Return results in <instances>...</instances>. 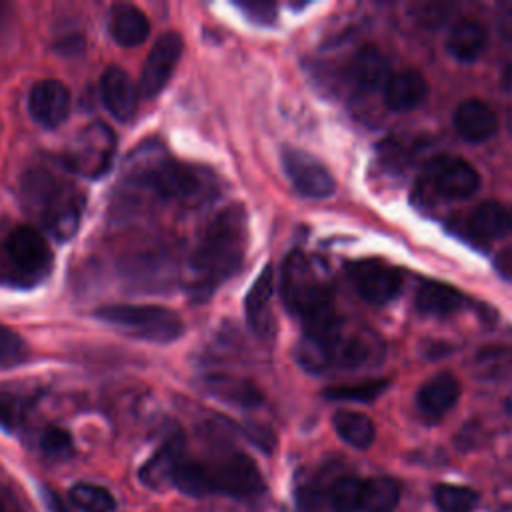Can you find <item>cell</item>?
Returning a JSON list of instances; mask_svg holds the SVG:
<instances>
[{"label":"cell","mask_w":512,"mask_h":512,"mask_svg":"<svg viewBox=\"0 0 512 512\" xmlns=\"http://www.w3.org/2000/svg\"><path fill=\"white\" fill-rule=\"evenodd\" d=\"M280 292L286 308L304 324V338L332 342L342 332L334 310L332 286L316 262L304 252H292L282 264Z\"/></svg>","instance_id":"6da1fadb"},{"label":"cell","mask_w":512,"mask_h":512,"mask_svg":"<svg viewBox=\"0 0 512 512\" xmlns=\"http://www.w3.org/2000/svg\"><path fill=\"white\" fill-rule=\"evenodd\" d=\"M248 244L246 212L240 204L226 206L206 226L192 256L196 290H212L242 264Z\"/></svg>","instance_id":"7a4b0ae2"},{"label":"cell","mask_w":512,"mask_h":512,"mask_svg":"<svg viewBox=\"0 0 512 512\" xmlns=\"http://www.w3.org/2000/svg\"><path fill=\"white\" fill-rule=\"evenodd\" d=\"M22 200L58 240L76 234L82 218L80 194L46 170H30L22 180Z\"/></svg>","instance_id":"3957f363"},{"label":"cell","mask_w":512,"mask_h":512,"mask_svg":"<svg viewBox=\"0 0 512 512\" xmlns=\"http://www.w3.org/2000/svg\"><path fill=\"white\" fill-rule=\"evenodd\" d=\"M96 318L132 338L166 344L182 334L180 316L156 304H112L96 310Z\"/></svg>","instance_id":"277c9868"},{"label":"cell","mask_w":512,"mask_h":512,"mask_svg":"<svg viewBox=\"0 0 512 512\" xmlns=\"http://www.w3.org/2000/svg\"><path fill=\"white\" fill-rule=\"evenodd\" d=\"M138 180L152 188L160 198L176 202H200L212 192L210 174L202 168L168 158L140 166Z\"/></svg>","instance_id":"5b68a950"},{"label":"cell","mask_w":512,"mask_h":512,"mask_svg":"<svg viewBox=\"0 0 512 512\" xmlns=\"http://www.w3.org/2000/svg\"><path fill=\"white\" fill-rule=\"evenodd\" d=\"M116 152V134L104 122L88 124L68 144L66 166L86 178H100L112 164Z\"/></svg>","instance_id":"8992f818"},{"label":"cell","mask_w":512,"mask_h":512,"mask_svg":"<svg viewBox=\"0 0 512 512\" xmlns=\"http://www.w3.org/2000/svg\"><path fill=\"white\" fill-rule=\"evenodd\" d=\"M206 466L212 492H224L230 496H254L264 488L256 462L242 452L228 454Z\"/></svg>","instance_id":"52a82bcc"},{"label":"cell","mask_w":512,"mask_h":512,"mask_svg":"<svg viewBox=\"0 0 512 512\" xmlns=\"http://www.w3.org/2000/svg\"><path fill=\"white\" fill-rule=\"evenodd\" d=\"M282 168L294 190L306 198H328L336 188L328 168L300 148L282 150Z\"/></svg>","instance_id":"ba28073f"},{"label":"cell","mask_w":512,"mask_h":512,"mask_svg":"<svg viewBox=\"0 0 512 512\" xmlns=\"http://www.w3.org/2000/svg\"><path fill=\"white\" fill-rule=\"evenodd\" d=\"M426 176L432 188L450 200L470 198L480 188V174L476 168L456 156L434 158L426 168Z\"/></svg>","instance_id":"9c48e42d"},{"label":"cell","mask_w":512,"mask_h":512,"mask_svg":"<svg viewBox=\"0 0 512 512\" xmlns=\"http://www.w3.org/2000/svg\"><path fill=\"white\" fill-rule=\"evenodd\" d=\"M182 56V38L176 32L162 34L150 48L142 72L138 92L144 98H154L170 80L178 60Z\"/></svg>","instance_id":"30bf717a"},{"label":"cell","mask_w":512,"mask_h":512,"mask_svg":"<svg viewBox=\"0 0 512 512\" xmlns=\"http://www.w3.org/2000/svg\"><path fill=\"white\" fill-rule=\"evenodd\" d=\"M350 278L356 292L370 304L382 306L398 296L402 290V276L390 264L368 258L360 260L350 268Z\"/></svg>","instance_id":"8fae6325"},{"label":"cell","mask_w":512,"mask_h":512,"mask_svg":"<svg viewBox=\"0 0 512 512\" xmlns=\"http://www.w3.org/2000/svg\"><path fill=\"white\" fill-rule=\"evenodd\" d=\"M6 252L12 266L28 278H40L50 268V248L44 236L30 226H20L10 232Z\"/></svg>","instance_id":"7c38bea8"},{"label":"cell","mask_w":512,"mask_h":512,"mask_svg":"<svg viewBox=\"0 0 512 512\" xmlns=\"http://www.w3.org/2000/svg\"><path fill=\"white\" fill-rule=\"evenodd\" d=\"M70 102V90L52 78L36 82L28 94L30 116L46 128H56L68 118Z\"/></svg>","instance_id":"4fadbf2b"},{"label":"cell","mask_w":512,"mask_h":512,"mask_svg":"<svg viewBox=\"0 0 512 512\" xmlns=\"http://www.w3.org/2000/svg\"><path fill=\"white\" fill-rule=\"evenodd\" d=\"M272 296H274V272H272V266L268 264L260 272V276L254 280L244 300L246 320L260 338H268L274 332Z\"/></svg>","instance_id":"5bb4252c"},{"label":"cell","mask_w":512,"mask_h":512,"mask_svg":"<svg viewBox=\"0 0 512 512\" xmlns=\"http://www.w3.org/2000/svg\"><path fill=\"white\" fill-rule=\"evenodd\" d=\"M184 436L172 434L140 468V480L148 488H162L166 484L174 482V476L180 468L184 458Z\"/></svg>","instance_id":"9a60e30c"},{"label":"cell","mask_w":512,"mask_h":512,"mask_svg":"<svg viewBox=\"0 0 512 512\" xmlns=\"http://www.w3.org/2000/svg\"><path fill=\"white\" fill-rule=\"evenodd\" d=\"M100 94L108 112L126 122L134 116L138 106V88L132 78L118 66H110L100 78Z\"/></svg>","instance_id":"2e32d148"},{"label":"cell","mask_w":512,"mask_h":512,"mask_svg":"<svg viewBox=\"0 0 512 512\" xmlns=\"http://www.w3.org/2000/svg\"><path fill=\"white\" fill-rule=\"evenodd\" d=\"M460 398V382L450 372H440L428 378L416 396L418 410L428 420L442 418Z\"/></svg>","instance_id":"e0dca14e"},{"label":"cell","mask_w":512,"mask_h":512,"mask_svg":"<svg viewBox=\"0 0 512 512\" xmlns=\"http://www.w3.org/2000/svg\"><path fill=\"white\" fill-rule=\"evenodd\" d=\"M454 128L468 142H484L498 130L496 112L482 100L470 98L458 104L454 110Z\"/></svg>","instance_id":"ac0fdd59"},{"label":"cell","mask_w":512,"mask_h":512,"mask_svg":"<svg viewBox=\"0 0 512 512\" xmlns=\"http://www.w3.org/2000/svg\"><path fill=\"white\" fill-rule=\"evenodd\" d=\"M428 96V80L418 70H400L390 74L384 84V104L394 112L418 108Z\"/></svg>","instance_id":"d6986e66"},{"label":"cell","mask_w":512,"mask_h":512,"mask_svg":"<svg viewBox=\"0 0 512 512\" xmlns=\"http://www.w3.org/2000/svg\"><path fill=\"white\" fill-rule=\"evenodd\" d=\"M464 224L478 240H500L512 234V208L496 200H486L472 208Z\"/></svg>","instance_id":"ffe728a7"},{"label":"cell","mask_w":512,"mask_h":512,"mask_svg":"<svg viewBox=\"0 0 512 512\" xmlns=\"http://www.w3.org/2000/svg\"><path fill=\"white\" fill-rule=\"evenodd\" d=\"M202 386L218 400L240 408H256L264 402L262 392L250 380L234 374H208L202 378Z\"/></svg>","instance_id":"44dd1931"},{"label":"cell","mask_w":512,"mask_h":512,"mask_svg":"<svg viewBox=\"0 0 512 512\" xmlns=\"http://www.w3.org/2000/svg\"><path fill=\"white\" fill-rule=\"evenodd\" d=\"M414 304H416L418 312L440 318V316H450V314L462 310L466 304V298L458 288H454L450 284L426 280L418 286Z\"/></svg>","instance_id":"7402d4cb"},{"label":"cell","mask_w":512,"mask_h":512,"mask_svg":"<svg viewBox=\"0 0 512 512\" xmlns=\"http://www.w3.org/2000/svg\"><path fill=\"white\" fill-rule=\"evenodd\" d=\"M488 44V32L484 24L474 18H462L452 26L446 38L448 52L460 62L476 60Z\"/></svg>","instance_id":"603a6c76"},{"label":"cell","mask_w":512,"mask_h":512,"mask_svg":"<svg viewBox=\"0 0 512 512\" xmlns=\"http://www.w3.org/2000/svg\"><path fill=\"white\" fill-rule=\"evenodd\" d=\"M350 76L362 90H378L390 78V64L376 46H364L356 52L350 64Z\"/></svg>","instance_id":"cb8c5ba5"},{"label":"cell","mask_w":512,"mask_h":512,"mask_svg":"<svg viewBox=\"0 0 512 512\" xmlns=\"http://www.w3.org/2000/svg\"><path fill=\"white\" fill-rule=\"evenodd\" d=\"M150 22L148 16L130 4H120L110 14V34L112 38L126 48H134L148 38Z\"/></svg>","instance_id":"d4e9b609"},{"label":"cell","mask_w":512,"mask_h":512,"mask_svg":"<svg viewBox=\"0 0 512 512\" xmlns=\"http://www.w3.org/2000/svg\"><path fill=\"white\" fill-rule=\"evenodd\" d=\"M332 424H334L336 434L344 442H348L350 446H354L358 450L372 446V442L376 438V428H374L372 420L362 412L338 410L332 418Z\"/></svg>","instance_id":"484cf974"},{"label":"cell","mask_w":512,"mask_h":512,"mask_svg":"<svg viewBox=\"0 0 512 512\" xmlns=\"http://www.w3.org/2000/svg\"><path fill=\"white\" fill-rule=\"evenodd\" d=\"M400 500V486L392 478L364 480L362 504L366 512H392Z\"/></svg>","instance_id":"4316f807"},{"label":"cell","mask_w":512,"mask_h":512,"mask_svg":"<svg viewBox=\"0 0 512 512\" xmlns=\"http://www.w3.org/2000/svg\"><path fill=\"white\" fill-rule=\"evenodd\" d=\"M70 500L82 512H112L116 506L114 496L104 486L88 482L74 484L70 490Z\"/></svg>","instance_id":"83f0119b"},{"label":"cell","mask_w":512,"mask_h":512,"mask_svg":"<svg viewBox=\"0 0 512 512\" xmlns=\"http://www.w3.org/2000/svg\"><path fill=\"white\" fill-rule=\"evenodd\" d=\"M434 502L440 512H474L478 494L468 486L440 484L434 488Z\"/></svg>","instance_id":"f1b7e54d"},{"label":"cell","mask_w":512,"mask_h":512,"mask_svg":"<svg viewBox=\"0 0 512 512\" xmlns=\"http://www.w3.org/2000/svg\"><path fill=\"white\" fill-rule=\"evenodd\" d=\"M188 496H206L212 492L208 466L196 460H184L174 476V482Z\"/></svg>","instance_id":"f546056e"},{"label":"cell","mask_w":512,"mask_h":512,"mask_svg":"<svg viewBox=\"0 0 512 512\" xmlns=\"http://www.w3.org/2000/svg\"><path fill=\"white\" fill-rule=\"evenodd\" d=\"M364 480L356 476L338 478L328 490V502L336 512H354L360 510L362 504Z\"/></svg>","instance_id":"4dcf8cb0"},{"label":"cell","mask_w":512,"mask_h":512,"mask_svg":"<svg viewBox=\"0 0 512 512\" xmlns=\"http://www.w3.org/2000/svg\"><path fill=\"white\" fill-rule=\"evenodd\" d=\"M30 406V396L20 390L0 386V426L16 428L22 424Z\"/></svg>","instance_id":"1f68e13d"},{"label":"cell","mask_w":512,"mask_h":512,"mask_svg":"<svg viewBox=\"0 0 512 512\" xmlns=\"http://www.w3.org/2000/svg\"><path fill=\"white\" fill-rule=\"evenodd\" d=\"M388 386V380H366L360 384H352V386H334L328 388L324 392V396L328 400L340 402V400H348V402H370L376 396H380Z\"/></svg>","instance_id":"d6a6232c"},{"label":"cell","mask_w":512,"mask_h":512,"mask_svg":"<svg viewBox=\"0 0 512 512\" xmlns=\"http://www.w3.org/2000/svg\"><path fill=\"white\" fill-rule=\"evenodd\" d=\"M30 356L26 342L10 328L0 324V364L16 366Z\"/></svg>","instance_id":"836d02e7"},{"label":"cell","mask_w":512,"mask_h":512,"mask_svg":"<svg viewBox=\"0 0 512 512\" xmlns=\"http://www.w3.org/2000/svg\"><path fill=\"white\" fill-rule=\"evenodd\" d=\"M40 448L48 456L64 458V456H68L72 452V438H70V434L64 428L50 426L40 436Z\"/></svg>","instance_id":"e575fe53"},{"label":"cell","mask_w":512,"mask_h":512,"mask_svg":"<svg viewBox=\"0 0 512 512\" xmlns=\"http://www.w3.org/2000/svg\"><path fill=\"white\" fill-rule=\"evenodd\" d=\"M238 8L258 24H272L276 20V6L272 2H240Z\"/></svg>","instance_id":"d590c367"},{"label":"cell","mask_w":512,"mask_h":512,"mask_svg":"<svg viewBox=\"0 0 512 512\" xmlns=\"http://www.w3.org/2000/svg\"><path fill=\"white\" fill-rule=\"evenodd\" d=\"M496 268L498 272L508 278L512 282V246L504 248L498 256H496Z\"/></svg>","instance_id":"8d00e7d4"},{"label":"cell","mask_w":512,"mask_h":512,"mask_svg":"<svg viewBox=\"0 0 512 512\" xmlns=\"http://www.w3.org/2000/svg\"><path fill=\"white\" fill-rule=\"evenodd\" d=\"M498 24H500V30H502V36H506L508 40H512V6L504 8L500 18H498Z\"/></svg>","instance_id":"74e56055"},{"label":"cell","mask_w":512,"mask_h":512,"mask_svg":"<svg viewBox=\"0 0 512 512\" xmlns=\"http://www.w3.org/2000/svg\"><path fill=\"white\" fill-rule=\"evenodd\" d=\"M46 506H48L50 512H70V510L64 506V502H62L56 494H52V492L46 494Z\"/></svg>","instance_id":"f35d334b"},{"label":"cell","mask_w":512,"mask_h":512,"mask_svg":"<svg viewBox=\"0 0 512 512\" xmlns=\"http://www.w3.org/2000/svg\"><path fill=\"white\" fill-rule=\"evenodd\" d=\"M502 86H504L506 90H512V64H508L506 70H504V74H502Z\"/></svg>","instance_id":"ab89813d"},{"label":"cell","mask_w":512,"mask_h":512,"mask_svg":"<svg viewBox=\"0 0 512 512\" xmlns=\"http://www.w3.org/2000/svg\"><path fill=\"white\" fill-rule=\"evenodd\" d=\"M0 512H4V504L2 502H0Z\"/></svg>","instance_id":"60d3db41"},{"label":"cell","mask_w":512,"mask_h":512,"mask_svg":"<svg viewBox=\"0 0 512 512\" xmlns=\"http://www.w3.org/2000/svg\"><path fill=\"white\" fill-rule=\"evenodd\" d=\"M510 130H512V116H510Z\"/></svg>","instance_id":"b9f144b4"},{"label":"cell","mask_w":512,"mask_h":512,"mask_svg":"<svg viewBox=\"0 0 512 512\" xmlns=\"http://www.w3.org/2000/svg\"><path fill=\"white\" fill-rule=\"evenodd\" d=\"M510 412H512V400H510Z\"/></svg>","instance_id":"7bdbcfd3"}]
</instances>
